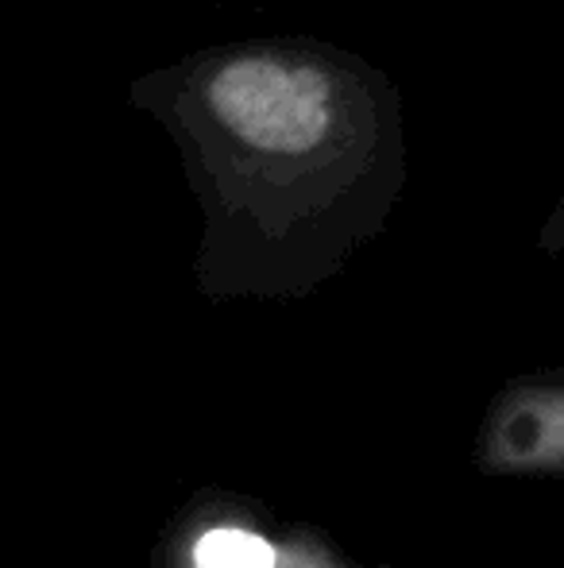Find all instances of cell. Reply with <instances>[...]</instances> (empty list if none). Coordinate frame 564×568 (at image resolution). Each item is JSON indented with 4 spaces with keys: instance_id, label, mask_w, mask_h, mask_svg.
Masks as SVG:
<instances>
[{
    "instance_id": "2",
    "label": "cell",
    "mask_w": 564,
    "mask_h": 568,
    "mask_svg": "<svg viewBox=\"0 0 564 568\" xmlns=\"http://www.w3.org/2000/svg\"><path fill=\"white\" fill-rule=\"evenodd\" d=\"M542 247L545 252H564V186H561V197H557V205H553L550 221H545Z\"/></svg>"
},
{
    "instance_id": "1",
    "label": "cell",
    "mask_w": 564,
    "mask_h": 568,
    "mask_svg": "<svg viewBox=\"0 0 564 568\" xmlns=\"http://www.w3.org/2000/svg\"><path fill=\"white\" fill-rule=\"evenodd\" d=\"M171 132L209 247H340L379 229L407 182L394 82L321 39L209 47L132 85Z\"/></svg>"
}]
</instances>
